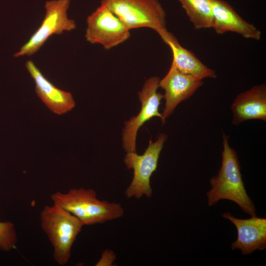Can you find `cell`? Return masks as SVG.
<instances>
[{
  "instance_id": "cell-8",
  "label": "cell",
  "mask_w": 266,
  "mask_h": 266,
  "mask_svg": "<svg viewBox=\"0 0 266 266\" xmlns=\"http://www.w3.org/2000/svg\"><path fill=\"white\" fill-rule=\"evenodd\" d=\"M160 80L157 76H152L145 81L138 94L141 103L139 113L125 122L122 139L123 147L127 153L135 152L136 137L139 128L153 117L161 118L159 107L163 95L157 91Z\"/></svg>"
},
{
  "instance_id": "cell-15",
  "label": "cell",
  "mask_w": 266,
  "mask_h": 266,
  "mask_svg": "<svg viewBox=\"0 0 266 266\" xmlns=\"http://www.w3.org/2000/svg\"><path fill=\"white\" fill-rule=\"evenodd\" d=\"M196 30L212 28L213 0H177Z\"/></svg>"
},
{
  "instance_id": "cell-18",
  "label": "cell",
  "mask_w": 266,
  "mask_h": 266,
  "mask_svg": "<svg viewBox=\"0 0 266 266\" xmlns=\"http://www.w3.org/2000/svg\"></svg>"
},
{
  "instance_id": "cell-1",
  "label": "cell",
  "mask_w": 266,
  "mask_h": 266,
  "mask_svg": "<svg viewBox=\"0 0 266 266\" xmlns=\"http://www.w3.org/2000/svg\"><path fill=\"white\" fill-rule=\"evenodd\" d=\"M229 139V136L223 133L222 165L217 175L210 179L211 189L206 193L208 205L228 200L236 203L245 213L255 216L256 209L245 190L237 153L230 146Z\"/></svg>"
},
{
  "instance_id": "cell-17",
  "label": "cell",
  "mask_w": 266,
  "mask_h": 266,
  "mask_svg": "<svg viewBox=\"0 0 266 266\" xmlns=\"http://www.w3.org/2000/svg\"><path fill=\"white\" fill-rule=\"evenodd\" d=\"M116 256L115 254L110 250H105L102 254L101 258L96 266H112Z\"/></svg>"
},
{
  "instance_id": "cell-3",
  "label": "cell",
  "mask_w": 266,
  "mask_h": 266,
  "mask_svg": "<svg viewBox=\"0 0 266 266\" xmlns=\"http://www.w3.org/2000/svg\"><path fill=\"white\" fill-rule=\"evenodd\" d=\"M40 219L41 228L53 246L55 261L59 265H66L83 224L76 216L54 203L44 207Z\"/></svg>"
},
{
  "instance_id": "cell-12",
  "label": "cell",
  "mask_w": 266,
  "mask_h": 266,
  "mask_svg": "<svg viewBox=\"0 0 266 266\" xmlns=\"http://www.w3.org/2000/svg\"><path fill=\"white\" fill-rule=\"evenodd\" d=\"M25 66L34 81L37 95L51 111L58 115H62L74 108L75 103L70 92L55 86L43 75L32 60H28Z\"/></svg>"
},
{
  "instance_id": "cell-4",
  "label": "cell",
  "mask_w": 266,
  "mask_h": 266,
  "mask_svg": "<svg viewBox=\"0 0 266 266\" xmlns=\"http://www.w3.org/2000/svg\"><path fill=\"white\" fill-rule=\"evenodd\" d=\"M130 30L147 28L166 30V14L159 0H101Z\"/></svg>"
},
{
  "instance_id": "cell-6",
  "label": "cell",
  "mask_w": 266,
  "mask_h": 266,
  "mask_svg": "<svg viewBox=\"0 0 266 266\" xmlns=\"http://www.w3.org/2000/svg\"><path fill=\"white\" fill-rule=\"evenodd\" d=\"M70 2V0L47 1L45 14L41 24L14 56H31L38 51L51 35L75 29V21L68 18L67 15Z\"/></svg>"
},
{
  "instance_id": "cell-10",
  "label": "cell",
  "mask_w": 266,
  "mask_h": 266,
  "mask_svg": "<svg viewBox=\"0 0 266 266\" xmlns=\"http://www.w3.org/2000/svg\"><path fill=\"white\" fill-rule=\"evenodd\" d=\"M212 9V28L217 34L230 32L247 39L258 41L261 38V31L254 24L243 19L227 1L213 0Z\"/></svg>"
},
{
  "instance_id": "cell-11",
  "label": "cell",
  "mask_w": 266,
  "mask_h": 266,
  "mask_svg": "<svg viewBox=\"0 0 266 266\" xmlns=\"http://www.w3.org/2000/svg\"><path fill=\"white\" fill-rule=\"evenodd\" d=\"M223 217L229 220L235 226L237 237L232 243V249L241 250L243 255L252 253L256 250L266 248V219L251 216L249 219H240L234 217L230 212Z\"/></svg>"
},
{
  "instance_id": "cell-14",
  "label": "cell",
  "mask_w": 266,
  "mask_h": 266,
  "mask_svg": "<svg viewBox=\"0 0 266 266\" xmlns=\"http://www.w3.org/2000/svg\"><path fill=\"white\" fill-rule=\"evenodd\" d=\"M158 33L170 47L172 54V63L180 71L201 80L217 77L214 69L208 67L193 52L183 47L172 33L166 30Z\"/></svg>"
},
{
  "instance_id": "cell-16",
  "label": "cell",
  "mask_w": 266,
  "mask_h": 266,
  "mask_svg": "<svg viewBox=\"0 0 266 266\" xmlns=\"http://www.w3.org/2000/svg\"><path fill=\"white\" fill-rule=\"evenodd\" d=\"M17 241L14 224L9 221L0 222V249L9 251L15 247Z\"/></svg>"
},
{
  "instance_id": "cell-9",
  "label": "cell",
  "mask_w": 266,
  "mask_h": 266,
  "mask_svg": "<svg viewBox=\"0 0 266 266\" xmlns=\"http://www.w3.org/2000/svg\"><path fill=\"white\" fill-rule=\"evenodd\" d=\"M202 80L180 71L171 63L166 76L160 80L159 86L165 93V107L161 114L163 124L182 101L190 98L202 85Z\"/></svg>"
},
{
  "instance_id": "cell-5",
  "label": "cell",
  "mask_w": 266,
  "mask_h": 266,
  "mask_svg": "<svg viewBox=\"0 0 266 266\" xmlns=\"http://www.w3.org/2000/svg\"><path fill=\"white\" fill-rule=\"evenodd\" d=\"M166 138L167 135L161 133L155 142L150 139L147 149L141 155L136 152L127 153L124 163L129 169L133 170V179L125 192L127 198L140 199L143 196L151 197L150 178L157 168L160 154Z\"/></svg>"
},
{
  "instance_id": "cell-2",
  "label": "cell",
  "mask_w": 266,
  "mask_h": 266,
  "mask_svg": "<svg viewBox=\"0 0 266 266\" xmlns=\"http://www.w3.org/2000/svg\"><path fill=\"white\" fill-rule=\"evenodd\" d=\"M50 197L54 204L76 216L84 226L103 223L121 218L124 214L120 203L99 200L92 189H70L66 193H53Z\"/></svg>"
},
{
  "instance_id": "cell-13",
  "label": "cell",
  "mask_w": 266,
  "mask_h": 266,
  "mask_svg": "<svg viewBox=\"0 0 266 266\" xmlns=\"http://www.w3.org/2000/svg\"><path fill=\"white\" fill-rule=\"evenodd\" d=\"M232 124L237 126L248 120L266 121V85H256L239 94L231 105Z\"/></svg>"
},
{
  "instance_id": "cell-7",
  "label": "cell",
  "mask_w": 266,
  "mask_h": 266,
  "mask_svg": "<svg viewBox=\"0 0 266 266\" xmlns=\"http://www.w3.org/2000/svg\"><path fill=\"white\" fill-rule=\"evenodd\" d=\"M86 40L110 50L127 40L130 30L106 6L101 4L87 19Z\"/></svg>"
}]
</instances>
